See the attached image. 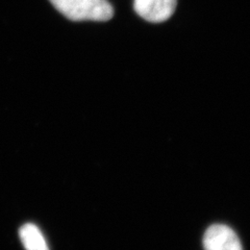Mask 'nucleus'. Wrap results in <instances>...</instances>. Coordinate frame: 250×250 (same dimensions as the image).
I'll use <instances>...</instances> for the list:
<instances>
[{
	"mask_svg": "<svg viewBox=\"0 0 250 250\" xmlns=\"http://www.w3.org/2000/svg\"><path fill=\"white\" fill-rule=\"evenodd\" d=\"M56 9L72 21H108L114 10L106 0H49Z\"/></svg>",
	"mask_w": 250,
	"mask_h": 250,
	"instance_id": "f257e3e1",
	"label": "nucleus"
},
{
	"mask_svg": "<svg viewBox=\"0 0 250 250\" xmlns=\"http://www.w3.org/2000/svg\"><path fill=\"white\" fill-rule=\"evenodd\" d=\"M205 250H243L237 233L228 225L214 224L203 236Z\"/></svg>",
	"mask_w": 250,
	"mask_h": 250,
	"instance_id": "f03ea898",
	"label": "nucleus"
},
{
	"mask_svg": "<svg viewBox=\"0 0 250 250\" xmlns=\"http://www.w3.org/2000/svg\"><path fill=\"white\" fill-rule=\"evenodd\" d=\"M176 4V0H135V11L147 21L161 23L173 15Z\"/></svg>",
	"mask_w": 250,
	"mask_h": 250,
	"instance_id": "7ed1b4c3",
	"label": "nucleus"
},
{
	"mask_svg": "<svg viewBox=\"0 0 250 250\" xmlns=\"http://www.w3.org/2000/svg\"><path fill=\"white\" fill-rule=\"evenodd\" d=\"M19 234L25 250H49L43 233L35 224H24Z\"/></svg>",
	"mask_w": 250,
	"mask_h": 250,
	"instance_id": "20e7f679",
	"label": "nucleus"
}]
</instances>
